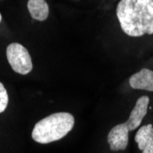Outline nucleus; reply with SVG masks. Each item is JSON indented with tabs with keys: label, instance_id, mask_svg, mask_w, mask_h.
Instances as JSON below:
<instances>
[{
	"label": "nucleus",
	"instance_id": "f257e3e1",
	"mask_svg": "<svg viewBox=\"0 0 153 153\" xmlns=\"http://www.w3.org/2000/svg\"><path fill=\"white\" fill-rule=\"evenodd\" d=\"M116 12L126 35L138 38L153 34V0H120Z\"/></svg>",
	"mask_w": 153,
	"mask_h": 153
},
{
	"label": "nucleus",
	"instance_id": "f03ea898",
	"mask_svg": "<svg viewBox=\"0 0 153 153\" xmlns=\"http://www.w3.org/2000/svg\"><path fill=\"white\" fill-rule=\"evenodd\" d=\"M74 117L67 112L53 113L39 120L33 128L31 137L39 144H49L63 138L74 127Z\"/></svg>",
	"mask_w": 153,
	"mask_h": 153
},
{
	"label": "nucleus",
	"instance_id": "7ed1b4c3",
	"mask_svg": "<svg viewBox=\"0 0 153 153\" xmlns=\"http://www.w3.org/2000/svg\"><path fill=\"white\" fill-rule=\"evenodd\" d=\"M7 59L12 70L21 75L29 74L33 69L31 56L23 45L12 42L7 47Z\"/></svg>",
	"mask_w": 153,
	"mask_h": 153
},
{
	"label": "nucleus",
	"instance_id": "20e7f679",
	"mask_svg": "<svg viewBox=\"0 0 153 153\" xmlns=\"http://www.w3.org/2000/svg\"><path fill=\"white\" fill-rule=\"evenodd\" d=\"M129 129L126 122L118 124L111 129L107 135V142L112 151L125 150L128 145Z\"/></svg>",
	"mask_w": 153,
	"mask_h": 153
},
{
	"label": "nucleus",
	"instance_id": "39448f33",
	"mask_svg": "<svg viewBox=\"0 0 153 153\" xmlns=\"http://www.w3.org/2000/svg\"><path fill=\"white\" fill-rule=\"evenodd\" d=\"M149 104V97L148 95H142L137 100L136 105L129 115V117L126 122L129 131H133L140 127L143 118L148 113Z\"/></svg>",
	"mask_w": 153,
	"mask_h": 153
},
{
	"label": "nucleus",
	"instance_id": "423d86ee",
	"mask_svg": "<svg viewBox=\"0 0 153 153\" xmlns=\"http://www.w3.org/2000/svg\"><path fill=\"white\" fill-rule=\"evenodd\" d=\"M129 85L135 90H145L153 92V71L143 68L132 74L128 80Z\"/></svg>",
	"mask_w": 153,
	"mask_h": 153
},
{
	"label": "nucleus",
	"instance_id": "0eeeda50",
	"mask_svg": "<svg viewBox=\"0 0 153 153\" xmlns=\"http://www.w3.org/2000/svg\"><path fill=\"white\" fill-rule=\"evenodd\" d=\"M135 142L142 153H153V125L148 124L138 128Z\"/></svg>",
	"mask_w": 153,
	"mask_h": 153
},
{
	"label": "nucleus",
	"instance_id": "6e6552de",
	"mask_svg": "<svg viewBox=\"0 0 153 153\" xmlns=\"http://www.w3.org/2000/svg\"><path fill=\"white\" fill-rule=\"evenodd\" d=\"M27 7L33 19L44 21L48 19L50 7L46 0H29Z\"/></svg>",
	"mask_w": 153,
	"mask_h": 153
},
{
	"label": "nucleus",
	"instance_id": "1a4fd4ad",
	"mask_svg": "<svg viewBox=\"0 0 153 153\" xmlns=\"http://www.w3.org/2000/svg\"><path fill=\"white\" fill-rule=\"evenodd\" d=\"M8 105V94L4 85L0 82V114L7 109Z\"/></svg>",
	"mask_w": 153,
	"mask_h": 153
},
{
	"label": "nucleus",
	"instance_id": "9d476101",
	"mask_svg": "<svg viewBox=\"0 0 153 153\" xmlns=\"http://www.w3.org/2000/svg\"><path fill=\"white\" fill-rule=\"evenodd\" d=\"M2 21V16H1V13H0V22Z\"/></svg>",
	"mask_w": 153,
	"mask_h": 153
}]
</instances>
